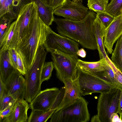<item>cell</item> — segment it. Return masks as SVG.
I'll use <instances>...</instances> for the list:
<instances>
[{
    "label": "cell",
    "instance_id": "6da1fadb",
    "mask_svg": "<svg viewBox=\"0 0 122 122\" xmlns=\"http://www.w3.org/2000/svg\"><path fill=\"white\" fill-rule=\"evenodd\" d=\"M97 14L89 10L82 20H73L55 18L59 34L74 40L82 47L88 49H97L94 36L93 24Z\"/></svg>",
    "mask_w": 122,
    "mask_h": 122
},
{
    "label": "cell",
    "instance_id": "7a4b0ae2",
    "mask_svg": "<svg viewBox=\"0 0 122 122\" xmlns=\"http://www.w3.org/2000/svg\"><path fill=\"white\" fill-rule=\"evenodd\" d=\"M52 30L42 22L37 14L30 33L16 48L22 56L27 70L31 66L38 47L44 45L47 35Z\"/></svg>",
    "mask_w": 122,
    "mask_h": 122
},
{
    "label": "cell",
    "instance_id": "3957f363",
    "mask_svg": "<svg viewBox=\"0 0 122 122\" xmlns=\"http://www.w3.org/2000/svg\"><path fill=\"white\" fill-rule=\"evenodd\" d=\"M37 14V7L34 1L28 4L20 10L15 20L14 34L8 49L17 48L30 33Z\"/></svg>",
    "mask_w": 122,
    "mask_h": 122
},
{
    "label": "cell",
    "instance_id": "277c9868",
    "mask_svg": "<svg viewBox=\"0 0 122 122\" xmlns=\"http://www.w3.org/2000/svg\"><path fill=\"white\" fill-rule=\"evenodd\" d=\"M47 53L43 45L38 47L34 61L25 76V100L30 103L41 91V77Z\"/></svg>",
    "mask_w": 122,
    "mask_h": 122
},
{
    "label": "cell",
    "instance_id": "5b68a950",
    "mask_svg": "<svg viewBox=\"0 0 122 122\" xmlns=\"http://www.w3.org/2000/svg\"><path fill=\"white\" fill-rule=\"evenodd\" d=\"M88 102L83 98H78L62 109L56 110L50 122H87L90 119Z\"/></svg>",
    "mask_w": 122,
    "mask_h": 122
},
{
    "label": "cell",
    "instance_id": "8992f818",
    "mask_svg": "<svg viewBox=\"0 0 122 122\" xmlns=\"http://www.w3.org/2000/svg\"><path fill=\"white\" fill-rule=\"evenodd\" d=\"M57 77L63 82L64 78L73 80L77 77L78 56L55 50L51 53Z\"/></svg>",
    "mask_w": 122,
    "mask_h": 122
},
{
    "label": "cell",
    "instance_id": "52a82bcc",
    "mask_svg": "<svg viewBox=\"0 0 122 122\" xmlns=\"http://www.w3.org/2000/svg\"><path fill=\"white\" fill-rule=\"evenodd\" d=\"M77 77L83 96L96 92L107 93L113 89L117 88L103 78L83 71L78 68Z\"/></svg>",
    "mask_w": 122,
    "mask_h": 122
},
{
    "label": "cell",
    "instance_id": "ba28073f",
    "mask_svg": "<svg viewBox=\"0 0 122 122\" xmlns=\"http://www.w3.org/2000/svg\"><path fill=\"white\" fill-rule=\"evenodd\" d=\"M121 91L118 88H115L108 92L100 93L97 108V114L101 122H111L114 115L118 113Z\"/></svg>",
    "mask_w": 122,
    "mask_h": 122
},
{
    "label": "cell",
    "instance_id": "9c48e42d",
    "mask_svg": "<svg viewBox=\"0 0 122 122\" xmlns=\"http://www.w3.org/2000/svg\"><path fill=\"white\" fill-rule=\"evenodd\" d=\"M43 45L46 51L50 53L57 50L66 54L76 55L79 49L77 42L52 30L47 35Z\"/></svg>",
    "mask_w": 122,
    "mask_h": 122
},
{
    "label": "cell",
    "instance_id": "30bf717a",
    "mask_svg": "<svg viewBox=\"0 0 122 122\" xmlns=\"http://www.w3.org/2000/svg\"><path fill=\"white\" fill-rule=\"evenodd\" d=\"M82 1L75 2L71 0H66L61 5L54 10V14L65 19L79 21L86 16L88 8L82 4Z\"/></svg>",
    "mask_w": 122,
    "mask_h": 122
},
{
    "label": "cell",
    "instance_id": "8fae6325",
    "mask_svg": "<svg viewBox=\"0 0 122 122\" xmlns=\"http://www.w3.org/2000/svg\"><path fill=\"white\" fill-rule=\"evenodd\" d=\"M5 85V94L11 96L16 100L24 99L25 92V79L16 69Z\"/></svg>",
    "mask_w": 122,
    "mask_h": 122
},
{
    "label": "cell",
    "instance_id": "7c38bea8",
    "mask_svg": "<svg viewBox=\"0 0 122 122\" xmlns=\"http://www.w3.org/2000/svg\"><path fill=\"white\" fill-rule=\"evenodd\" d=\"M60 90L56 87L41 91L30 103L32 110L48 111L52 105Z\"/></svg>",
    "mask_w": 122,
    "mask_h": 122
},
{
    "label": "cell",
    "instance_id": "4fadbf2b",
    "mask_svg": "<svg viewBox=\"0 0 122 122\" xmlns=\"http://www.w3.org/2000/svg\"><path fill=\"white\" fill-rule=\"evenodd\" d=\"M122 35V15L115 17L111 23L105 29L103 44L107 52L111 54L113 45Z\"/></svg>",
    "mask_w": 122,
    "mask_h": 122
},
{
    "label": "cell",
    "instance_id": "5bb4252c",
    "mask_svg": "<svg viewBox=\"0 0 122 122\" xmlns=\"http://www.w3.org/2000/svg\"><path fill=\"white\" fill-rule=\"evenodd\" d=\"M63 80L65 87V93L62 102L56 110L69 105L82 96L77 77L73 80L64 78Z\"/></svg>",
    "mask_w": 122,
    "mask_h": 122
},
{
    "label": "cell",
    "instance_id": "9a60e30c",
    "mask_svg": "<svg viewBox=\"0 0 122 122\" xmlns=\"http://www.w3.org/2000/svg\"><path fill=\"white\" fill-rule=\"evenodd\" d=\"M30 107L28 102L24 99L17 100L10 113L3 119L2 122H27V111Z\"/></svg>",
    "mask_w": 122,
    "mask_h": 122
},
{
    "label": "cell",
    "instance_id": "2e32d148",
    "mask_svg": "<svg viewBox=\"0 0 122 122\" xmlns=\"http://www.w3.org/2000/svg\"><path fill=\"white\" fill-rule=\"evenodd\" d=\"M33 0H6L0 8V17L6 14L13 20H16L20 9Z\"/></svg>",
    "mask_w": 122,
    "mask_h": 122
},
{
    "label": "cell",
    "instance_id": "e0dca14e",
    "mask_svg": "<svg viewBox=\"0 0 122 122\" xmlns=\"http://www.w3.org/2000/svg\"><path fill=\"white\" fill-rule=\"evenodd\" d=\"M105 29L99 20L97 14L93 24L94 34L100 59H104L107 61L109 58L106 53L103 42Z\"/></svg>",
    "mask_w": 122,
    "mask_h": 122
},
{
    "label": "cell",
    "instance_id": "ac0fdd59",
    "mask_svg": "<svg viewBox=\"0 0 122 122\" xmlns=\"http://www.w3.org/2000/svg\"><path fill=\"white\" fill-rule=\"evenodd\" d=\"M37 7V14L42 22L49 26L54 21V10L50 6L41 0H33Z\"/></svg>",
    "mask_w": 122,
    "mask_h": 122
},
{
    "label": "cell",
    "instance_id": "d6986e66",
    "mask_svg": "<svg viewBox=\"0 0 122 122\" xmlns=\"http://www.w3.org/2000/svg\"><path fill=\"white\" fill-rule=\"evenodd\" d=\"M16 70L9 62L8 50H0V78L5 84Z\"/></svg>",
    "mask_w": 122,
    "mask_h": 122
},
{
    "label": "cell",
    "instance_id": "ffe728a7",
    "mask_svg": "<svg viewBox=\"0 0 122 122\" xmlns=\"http://www.w3.org/2000/svg\"><path fill=\"white\" fill-rule=\"evenodd\" d=\"M106 61L104 59L95 62H88L78 59L77 67L81 70L94 74L104 71Z\"/></svg>",
    "mask_w": 122,
    "mask_h": 122
},
{
    "label": "cell",
    "instance_id": "44dd1931",
    "mask_svg": "<svg viewBox=\"0 0 122 122\" xmlns=\"http://www.w3.org/2000/svg\"><path fill=\"white\" fill-rule=\"evenodd\" d=\"M56 110H49L48 111L32 110L28 118V122H46L50 118Z\"/></svg>",
    "mask_w": 122,
    "mask_h": 122
},
{
    "label": "cell",
    "instance_id": "7402d4cb",
    "mask_svg": "<svg viewBox=\"0 0 122 122\" xmlns=\"http://www.w3.org/2000/svg\"><path fill=\"white\" fill-rule=\"evenodd\" d=\"M111 58L115 66L122 72V35L117 40Z\"/></svg>",
    "mask_w": 122,
    "mask_h": 122
},
{
    "label": "cell",
    "instance_id": "603a6c76",
    "mask_svg": "<svg viewBox=\"0 0 122 122\" xmlns=\"http://www.w3.org/2000/svg\"><path fill=\"white\" fill-rule=\"evenodd\" d=\"M94 75L103 78L115 85L117 88L122 90V87L117 81L112 69L107 61L105 70Z\"/></svg>",
    "mask_w": 122,
    "mask_h": 122
},
{
    "label": "cell",
    "instance_id": "cb8c5ba5",
    "mask_svg": "<svg viewBox=\"0 0 122 122\" xmlns=\"http://www.w3.org/2000/svg\"><path fill=\"white\" fill-rule=\"evenodd\" d=\"M108 0H88L87 4L89 10L97 13L106 12Z\"/></svg>",
    "mask_w": 122,
    "mask_h": 122
},
{
    "label": "cell",
    "instance_id": "d4e9b609",
    "mask_svg": "<svg viewBox=\"0 0 122 122\" xmlns=\"http://www.w3.org/2000/svg\"><path fill=\"white\" fill-rule=\"evenodd\" d=\"M15 20L12 22L10 27L0 41V48L1 51L7 50L14 32Z\"/></svg>",
    "mask_w": 122,
    "mask_h": 122
},
{
    "label": "cell",
    "instance_id": "484cf974",
    "mask_svg": "<svg viewBox=\"0 0 122 122\" xmlns=\"http://www.w3.org/2000/svg\"><path fill=\"white\" fill-rule=\"evenodd\" d=\"M122 0H111L107 6L106 12L115 17L121 14Z\"/></svg>",
    "mask_w": 122,
    "mask_h": 122
},
{
    "label": "cell",
    "instance_id": "4316f807",
    "mask_svg": "<svg viewBox=\"0 0 122 122\" xmlns=\"http://www.w3.org/2000/svg\"><path fill=\"white\" fill-rule=\"evenodd\" d=\"M0 41L9 29L13 20L6 15L0 17Z\"/></svg>",
    "mask_w": 122,
    "mask_h": 122
},
{
    "label": "cell",
    "instance_id": "83f0119b",
    "mask_svg": "<svg viewBox=\"0 0 122 122\" xmlns=\"http://www.w3.org/2000/svg\"><path fill=\"white\" fill-rule=\"evenodd\" d=\"M54 68L52 62L50 61L44 63L41 73V83L44 81L48 80L50 79Z\"/></svg>",
    "mask_w": 122,
    "mask_h": 122
},
{
    "label": "cell",
    "instance_id": "f1b7e54d",
    "mask_svg": "<svg viewBox=\"0 0 122 122\" xmlns=\"http://www.w3.org/2000/svg\"><path fill=\"white\" fill-rule=\"evenodd\" d=\"M97 14L99 20L106 29L111 23L115 17L106 12H98Z\"/></svg>",
    "mask_w": 122,
    "mask_h": 122
},
{
    "label": "cell",
    "instance_id": "f546056e",
    "mask_svg": "<svg viewBox=\"0 0 122 122\" xmlns=\"http://www.w3.org/2000/svg\"><path fill=\"white\" fill-rule=\"evenodd\" d=\"M17 57V68L20 73L23 75H25L27 70L25 67L24 60L19 50L16 49Z\"/></svg>",
    "mask_w": 122,
    "mask_h": 122
},
{
    "label": "cell",
    "instance_id": "4dcf8cb0",
    "mask_svg": "<svg viewBox=\"0 0 122 122\" xmlns=\"http://www.w3.org/2000/svg\"><path fill=\"white\" fill-rule=\"evenodd\" d=\"M65 92V86L61 87L60 90L50 110H56L57 109L63 100Z\"/></svg>",
    "mask_w": 122,
    "mask_h": 122
},
{
    "label": "cell",
    "instance_id": "1f68e13d",
    "mask_svg": "<svg viewBox=\"0 0 122 122\" xmlns=\"http://www.w3.org/2000/svg\"><path fill=\"white\" fill-rule=\"evenodd\" d=\"M107 62L112 69L117 81L122 87V72L115 66L110 59Z\"/></svg>",
    "mask_w": 122,
    "mask_h": 122
},
{
    "label": "cell",
    "instance_id": "d6a6232c",
    "mask_svg": "<svg viewBox=\"0 0 122 122\" xmlns=\"http://www.w3.org/2000/svg\"><path fill=\"white\" fill-rule=\"evenodd\" d=\"M9 61L12 66L15 69L17 68V57L16 49L12 48L8 50Z\"/></svg>",
    "mask_w": 122,
    "mask_h": 122
},
{
    "label": "cell",
    "instance_id": "836d02e7",
    "mask_svg": "<svg viewBox=\"0 0 122 122\" xmlns=\"http://www.w3.org/2000/svg\"><path fill=\"white\" fill-rule=\"evenodd\" d=\"M15 100H16L11 96L5 94L0 99V111L4 110Z\"/></svg>",
    "mask_w": 122,
    "mask_h": 122
},
{
    "label": "cell",
    "instance_id": "e575fe53",
    "mask_svg": "<svg viewBox=\"0 0 122 122\" xmlns=\"http://www.w3.org/2000/svg\"><path fill=\"white\" fill-rule=\"evenodd\" d=\"M17 100H15L3 110L0 111V120L1 122L4 118L7 117L11 112L15 103Z\"/></svg>",
    "mask_w": 122,
    "mask_h": 122
},
{
    "label": "cell",
    "instance_id": "d590c367",
    "mask_svg": "<svg viewBox=\"0 0 122 122\" xmlns=\"http://www.w3.org/2000/svg\"><path fill=\"white\" fill-rule=\"evenodd\" d=\"M66 0H52L51 6L53 9H55L62 4Z\"/></svg>",
    "mask_w": 122,
    "mask_h": 122
},
{
    "label": "cell",
    "instance_id": "8d00e7d4",
    "mask_svg": "<svg viewBox=\"0 0 122 122\" xmlns=\"http://www.w3.org/2000/svg\"><path fill=\"white\" fill-rule=\"evenodd\" d=\"M5 85L0 78V99L5 94Z\"/></svg>",
    "mask_w": 122,
    "mask_h": 122
},
{
    "label": "cell",
    "instance_id": "74e56055",
    "mask_svg": "<svg viewBox=\"0 0 122 122\" xmlns=\"http://www.w3.org/2000/svg\"><path fill=\"white\" fill-rule=\"evenodd\" d=\"M118 113L120 116L122 114V90L121 91L119 99Z\"/></svg>",
    "mask_w": 122,
    "mask_h": 122
},
{
    "label": "cell",
    "instance_id": "f35d334b",
    "mask_svg": "<svg viewBox=\"0 0 122 122\" xmlns=\"http://www.w3.org/2000/svg\"><path fill=\"white\" fill-rule=\"evenodd\" d=\"M77 55L81 57L85 58L86 56V52L83 48H81L78 50Z\"/></svg>",
    "mask_w": 122,
    "mask_h": 122
},
{
    "label": "cell",
    "instance_id": "ab89813d",
    "mask_svg": "<svg viewBox=\"0 0 122 122\" xmlns=\"http://www.w3.org/2000/svg\"><path fill=\"white\" fill-rule=\"evenodd\" d=\"M122 122V121L119 117L117 113L115 114L113 117L111 122Z\"/></svg>",
    "mask_w": 122,
    "mask_h": 122
},
{
    "label": "cell",
    "instance_id": "60d3db41",
    "mask_svg": "<svg viewBox=\"0 0 122 122\" xmlns=\"http://www.w3.org/2000/svg\"><path fill=\"white\" fill-rule=\"evenodd\" d=\"M91 120V122H101L99 117L97 114L93 116Z\"/></svg>",
    "mask_w": 122,
    "mask_h": 122
},
{
    "label": "cell",
    "instance_id": "b9f144b4",
    "mask_svg": "<svg viewBox=\"0 0 122 122\" xmlns=\"http://www.w3.org/2000/svg\"><path fill=\"white\" fill-rule=\"evenodd\" d=\"M6 0H0V8L3 5Z\"/></svg>",
    "mask_w": 122,
    "mask_h": 122
},
{
    "label": "cell",
    "instance_id": "7bdbcfd3",
    "mask_svg": "<svg viewBox=\"0 0 122 122\" xmlns=\"http://www.w3.org/2000/svg\"><path fill=\"white\" fill-rule=\"evenodd\" d=\"M43 2L46 4L50 5V0H41Z\"/></svg>",
    "mask_w": 122,
    "mask_h": 122
},
{
    "label": "cell",
    "instance_id": "ee69618b",
    "mask_svg": "<svg viewBox=\"0 0 122 122\" xmlns=\"http://www.w3.org/2000/svg\"><path fill=\"white\" fill-rule=\"evenodd\" d=\"M72 1L75 2H78L83 1V0H72Z\"/></svg>",
    "mask_w": 122,
    "mask_h": 122
},
{
    "label": "cell",
    "instance_id": "f6af8a7d",
    "mask_svg": "<svg viewBox=\"0 0 122 122\" xmlns=\"http://www.w3.org/2000/svg\"><path fill=\"white\" fill-rule=\"evenodd\" d=\"M52 0H50V5L51 6V3L52 2Z\"/></svg>",
    "mask_w": 122,
    "mask_h": 122
},
{
    "label": "cell",
    "instance_id": "bcb514c9",
    "mask_svg": "<svg viewBox=\"0 0 122 122\" xmlns=\"http://www.w3.org/2000/svg\"><path fill=\"white\" fill-rule=\"evenodd\" d=\"M120 116V118L122 121V114Z\"/></svg>",
    "mask_w": 122,
    "mask_h": 122
},
{
    "label": "cell",
    "instance_id": "7dc6e473",
    "mask_svg": "<svg viewBox=\"0 0 122 122\" xmlns=\"http://www.w3.org/2000/svg\"><path fill=\"white\" fill-rule=\"evenodd\" d=\"M120 13L122 15V7L120 10Z\"/></svg>",
    "mask_w": 122,
    "mask_h": 122
}]
</instances>
